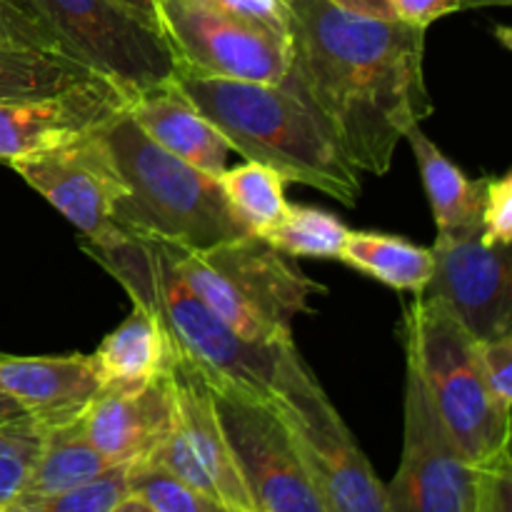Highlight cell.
I'll return each instance as SVG.
<instances>
[{
  "instance_id": "6da1fadb",
  "label": "cell",
  "mask_w": 512,
  "mask_h": 512,
  "mask_svg": "<svg viewBox=\"0 0 512 512\" xmlns=\"http://www.w3.org/2000/svg\"><path fill=\"white\" fill-rule=\"evenodd\" d=\"M288 80L360 173L385 175L410 128L433 113L425 28L348 13L330 0H285Z\"/></svg>"
},
{
  "instance_id": "7a4b0ae2",
  "label": "cell",
  "mask_w": 512,
  "mask_h": 512,
  "mask_svg": "<svg viewBox=\"0 0 512 512\" xmlns=\"http://www.w3.org/2000/svg\"><path fill=\"white\" fill-rule=\"evenodd\" d=\"M173 80L245 160L268 165L288 183L333 195L348 208L358 203L360 170L288 80L263 85L188 73H175Z\"/></svg>"
},
{
  "instance_id": "3957f363",
  "label": "cell",
  "mask_w": 512,
  "mask_h": 512,
  "mask_svg": "<svg viewBox=\"0 0 512 512\" xmlns=\"http://www.w3.org/2000/svg\"><path fill=\"white\" fill-rule=\"evenodd\" d=\"M85 250L128 290L133 303L158 315L175 350L213 388L238 390L258 400L273 398L275 365L283 345L265 348L240 338L180 280L170 245L125 235L110 245H85Z\"/></svg>"
},
{
  "instance_id": "277c9868",
  "label": "cell",
  "mask_w": 512,
  "mask_h": 512,
  "mask_svg": "<svg viewBox=\"0 0 512 512\" xmlns=\"http://www.w3.org/2000/svg\"><path fill=\"white\" fill-rule=\"evenodd\" d=\"M98 138L123 180L113 218L128 235L178 250H208L248 235L220 180L155 145L128 110L105 123Z\"/></svg>"
},
{
  "instance_id": "5b68a950",
  "label": "cell",
  "mask_w": 512,
  "mask_h": 512,
  "mask_svg": "<svg viewBox=\"0 0 512 512\" xmlns=\"http://www.w3.org/2000/svg\"><path fill=\"white\" fill-rule=\"evenodd\" d=\"M403 343L408 365L458 453L475 468L508 460L510 415L495 405L480 368L478 340L453 310L420 295L405 308Z\"/></svg>"
},
{
  "instance_id": "8992f818",
  "label": "cell",
  "mask_w": 512,
  "mask_h": 512,
  "mask_svg": "<svg viewBox=\"0 0 512 512\" xmlns=\"http://www.w3.org/2000/svg\"><path fill=\"white\" fill-rule=\"evenodd\" d=\"M170 250L180 280L240 338L265 348L293 343V318L310 315V295L325 293V285L253 233L208 250Z\"/></svg>"
},
{
  "instance_id": "52a82bcc",
  "label": "cell",
  "mask_w": 512,
  "mask_h": 512,
  "mask_svg": "<svg viewBox=\"0 0 512 512\" xmlns=\"http://www.w3.org/2000/svg\"><path fill=\"white\" fill-rule=\"evenodd\" d=\"M178 73L278 85L288 73L285 0H155Z\"/></svg>"
},
{
  "instance_id": "ba28073f",
  "label": "cell",
  "mask_w": 512,
  "mask_h": 512,
  "mask_svg": "<svg viewBox=\"0 0 512 512\" xmlns=\"http://www.w3.org/2000/svg\"><path fill=\"white\" fill-rule=\"evenodd\" d=\"M270 403L288 425L325 510L388 512L385 485L315 375L300 360L295 343L280 348Z\"/></svg>"
},
{
  "instance_id": "9c48e42d",
  "label": "cell",
  "mask_w": 512,
  "mask_h": 512,
  "mask_svg": "<svg viewBox=\"0 0 512 512\" xmlns=\"http://www.w3.org/2000/svg\"><path fill=\"white\" fill-rule=\"evenodd\" d=\"M50 30L60 53L135 95L170 83L178 60L163 33L118 0H23Z\"/></svg>"
},
{
  "instance_id": "30bf717a",
  "label": "cell",
  "mask_w": 512,
  "mask_h": 512,
  "mask_svg": "<svg viewBox=\"0 0 512 512\" xmlns=\"http://www.w3.org/2000/svg\"><path fill=\"white\" fill-rule=\"evenodd\" d=\"M213 405L255 512H328L270 400L213 388Z\"/></svg>"
},
{
  "instance_id": "8fae6325",
  "label": "cell",
  "mask_w": 512,
  "mask_h": 512,
  "mask_svg": "<svg viewBox=\"0 0 512 512\" xmlns=\"http://www.w3.org/2000/svg\"><path fill=\"white\" fill-rule=\"evenodd\" d=\"M403 435L400 468L385 485L388 512H478L485 468H475L458 453L410 365Z\"/></svg>"
},
{
  "instance_id": "7c38bea8",
  "label": "cell",
  "mask_w": 512,
  "mask_h": 512,
  "mask_svg": "<svg viewBox=\"0 0 512 512\" xmlns=\"http://www.w3.org/2000/svg\"><path fill=\"white\" fill-rule=\"evenodd\" d=\"M10 168L70 220L90 245H110L128 235L113 218L123 180L98 130L63 148L13 160Z\"/></svg>"
},
{
  "instance_id": "4fadbf2b",
  "label": "cell",
  "mask_w": 512,
  "mask_h": 512,
  "mask_svg": "<svg viewBox=\"0 0 512 512\" xmlns=\"http://www.w3.org/2000/svg\"><path fill=\"white\" fill-rule=\"evenodd\" d=\"M433 275L420 295L453 310L475 340L512 333V260L510 245H488L480 233L438 235Z\"/></svg>"
},
{
  "instance_id": "5bb4252c",
  "label": "cell",
  "mask_w": 512,
  "mask_h": 512,
  "mask_svg": "<svg viewBox=\"0 0 512 512\" xmlns=\"http://www.w3.org/2000/svg\"><path fill=\"white\" fill-rule=\"evenodd\" d=\"M130 100L100 75L45 98L0 100V163L75 143L125 113Z\"/></svg>"
},
{
  "instance_id": "9a60e30c",
  "label": "cell",
  "mask_w": 512,
  "mask_h": 512,
  "mask_svg": "<svg viewBox=\"0 0 512 512\" xmlns=\"http://www.w3.org/2000/svg\"><path fill=\"white\" fill-rule=\"evenodd\" d=\"M175 388L170 370L140 388H103L80 415V428L113 465L145 460L173 430Z\"/></svg>"
},
{
  "instance_id": "2e32d148",
  "label": "cell",
  "mask_w": 512,
  "mask_h": 512,
  "mask_svg": "<svg viewBox=\"0 0 512 512\" xmlns=\"http://www.w3.org/2000/svg\"><path fill=\"white\" fill-rule=\"evenodd\" d=\"M100 390L103 383L90 355H0V393L13 398L45 430L78 420Z\"/></svg>"
},
{
  "instance_id": "e0dca14e",
  "label": "cell",
  "mask_w": 512,
  "mask_h": 512,
  "mask_svg": "<svg viewBox=\"0 0 512 512\" xmlns=\"http://www.w3.org/2000/svg\"><path fill=\"white\" fill-rule=\"evenodd\" d=\"M170 375H173L178 425L198 463L208 473L218 498L238 512H255L248 498V490L240 480L238 465H235L233 453H230L228 440H225L223 428H220L218 413H215L213 405V388H210L208 378L178 350H173Z\"/></svg>"
},
{
  "instance_id": "ac0fdd59",
  "label": "cell",
  "mask_w": 512,
  "mask_h": 512,
  "mask_svg": "<svg viewBox=\"0 0 512 512\" xmlns=\"http://www.w3.org/2000/svg\"><path fill=\"white\" fill-rule=\"evenodd\" d=\"M128 113L155 145L168 150L175 158L215 178L228 170V140L210 120L200 115V110L185 98L175 80L135 95Z\"/></svg>"
},
{
  "instance_id": "d6986e66",
  "label": "cell",
  "mask_w": 512,
  "mask_h": 512,
  "mask_svg": "<svg viewBox=\"0 0 512 512\" xmlns=\"http://www.w3.org/2000/svg\"><path fill=\"white\" fill-rule=\"evenodd\" d=\"M173 340L158 315L133 303V313L105 335L90 360L103 388H140L173 365Z\"/></svg>"
},
{
  "instance_id": "ffe728a7",
  "label": "cell",
  "mask_w": 512,
  "mask_h": 512,
  "mask_svg": "<svg viewBox=\"0 0 512 512\" xmlns=\"http://www.w3.org/2000/svg\"><path fill=\"white\" fill-rule=\"evenodd\" d=\"M410 150L418 160L420 178H423L425 193H428L430 208H433L438 235L458 238V235L480 233V218H483L485 193L488 180H470L443 150L420 130V125L405 133Z\"/></svg>"
},
{
  "instance_id": "44dd1931",
  "label": "cell",
  "mask_w": 512,
  "mask_h": 512,
  "mask_svg": "<svg viewBox=\"0 0 512 512\" xmlns=\"http://www.w3.org/2000/svg\"><path fill=\"white\" fill-rule=\"evenodd\" d=\"M110 468H113V463L103 458L93 448V443L85 438L78 418L73 423L45 430L43 448H40L35 468L20 498H40V495H55L78 488V485L90 483Z\"/></svg>"
},
{
  "instance_id": "7402d4cb",
  "label": "cell",
  "mask_w": 512,
  "mask_h": 512,
  "mask_svg": "<svg viewBox=\"0 0 512 512\" xmlns=\"http://www.w3.org/2000/svg\"><path fill=\"white\" fill-rule=\"evenodd\" d=\"M340 260L388 288L410 290L415 295L423 293L433 275L430 248H420L398 235L350 230Z\"/></svg>"
},
{
  "instance_id": "603a6c76",
  "label": "cell",
  "mask_w": 512,
  "mask_h": 512,
  "mask_svg": "<svg viewBox=\"0 0 512 512\" xmlns=\"http://www.w3.org/2000/svg\"><path fill=\"white\" fill-rule=\"evenodd\" d=\"M220 188L235 218L245 225V230L263 238L273 230L288 213L285 200V183L288 180L273 168L260 163H243L220 175Z\"/></svg>"
},
{
  "instance_id": "cb8c5ba5",
  "label": "cell",
  "mask_w": 512,
  "mask_h": 512,
  "mask_svg": "<svg viewBox=\"0 0 512 512\" xmlns=\"http://www.w3.org/2000/svg\"><path fill=\"white\" fill-rule=\"evenodd\" d=\"M88 78L93 70L60 53L0 50V100L45 98Z\"/></svg>"
},
{
  "instance_id": "d4e9b609",
  "label": "cell",
  "mask_w": 512,
  "mask_h": 512,
  "mask_svg": "<svg viewBox=\"0 0 512 512\" xmlns=\"http://www.w3.org/2000/svg\"><path fill=\"white\" fill-rule=\"evenodd\" d=\"M350 230L335 215L310 205H288L285 218L263 235L288 258L340 260Z\"/></svg>"
},
{
  "instance_id": "484cf974",
  "label": "cell",
  "mask_w": 512,
  "mask_h": 512,
  "mask_svg": "<svg viewBox=\"0 0 512 512\" xmlns=\"http://www.w3.org/2000/svg\"><path fill=\"white\" fill-rule=\"evenodd\" d=\"M130 465H113L90 483L40 498H18L5 512H110L120 500L130 495L128 490Z\"/></svg>"
},
{
  "instance_id": "4316f807",
  "label": "cell",
  "mask_w": 512,
  "mask_h": 512,
  "mask_svg": "<svg viewBox=\"0 0 512 512\" xmlns=\"http://www.w3.org/2000/svg\"><path fill=\"white\" fill-rule=\"evenodd\" d=\"M45 428L33 415L0 423V505L8 508L25 490L43 448Z\"/></svg>"
},
{
  "instance_id": "83f0119b",
  "label": "cell",
  "mask_w": 512,
  "mask_h": 512,
  "mask_svg": "<svg viewBox=\"0 0 512 512\" xmlns=\"http://www.w3.org/2000/svg\"><path fill=\"white\" fill-rule=\"evenodd\" d=\"M128 490L155 512H238L210 495L188 488L148 460L130 463Z\"/></svg>"
},
{
  "instance_id": "f1b7e54d",
  "label": "cell",
  "mask_w": 512,
  "mask_h": 512,
  "mask_svg": "<svg viewBox=\"0 0 512 512\" xmlns=\"http://www.w3.org/2000/svg\"><path fill=\"white\" fill-rule=\"evenodd\" d=\"M0 50L60 53L50 30L35 18L23 0H0Z\"/></svg>"
},
{
  "instance_id": "f546056e",
  "label": "cell",
  "mask_w": 512,
  "mask_h": 512,
  "mask_svg": "<svg viewBox=\"0 0 512 512\" xmlns=\"http://www.w3.org/2000/svg\"><path fill=\"white\" fill-rule=\"evenodd\" d=\"M480 368L495 405L510 415L512 410V333L495 340H478Z\"/></svg>"
},
{
  "instance_id": "4dcf8cb0",
  "label": "cell",
  "mask_w": 512,
  "mask_h": 512,
  "mask_svg": "<svg viewBox=\"0 0 512 512\" xmlns=\"http://www.w3.org/2000/svg\"><path fill=\"white\" fill-rule=\"evenodd\" d=\"M480 238L488 245H510L512 240V173L488 180Z\"/></svg>"
},
{
  "instance_id": "1f68e13d",
  "label": "cell",
  "mask_w": 512,
  "mask_h": 512,
  "mask_svg": "<svg viewBox=\"0 0 512 512\" xmlns=\"http://www.w3.org/2000/svg\"><path fill=\"white\" fill-rule=\"evenodd\" d=\"M478 512H512V460L483 470Z\"/></svg>"
},
{
  "instance_id": "d6a6232c",
  "label": "cell",
  "mask_w": 512,
  "mask_h": 512,
  "mask_svg": "<svg viewBox=\"0 0 512 512\" xmlns=\"http://www.w3.org/2000/svg\"><path fill=\"white\" fill-rule=\"evenodd\" d=\"M393 5L400 20L418 28H428L443 15L460 10V0H393Z\"/></svg>"
},
{
  "instance_id": "836d02e7",
  "label": "cell",
  "mask_w": 512,
  "mask_h": 512,
  "mask_svg": "<svg viewBox=\"0 0 512 512\" xmlns=\"http://www.w3.org/2000/svg\"><path fill=\"white\" fill-rule=\"evenodd\" d=\"M338 8L348 10V13L365 15V18H380V20H400L395 13L393 0H330Z\"/></svg>"
},
{
  "instance_id": "e575fe53",
  "label": "cell",
  "mask_w": 512,
  "mask_h": 512,
  "mask_svg": "<svg viewBox=\"0 0 512 512\" xmlns=\"http://www.w3.org/2000/svg\"><path fill=\"white\" fill-rule=\"evenodd\" d=\"M123 8H128L140 23L150 25V28L160 30L158 25V10H155V0H118Z\"/></svg>"
},
{
  "instance_id": "d590c367",
  "label": "cell",
  "mask_w": 512,
  "mask_h": 512,
  "mask_svg": "<svg viewBox=\"0 0 512 512\" xmlns=\"http://www.w3.org/2000/svg\"><path fill=\"white\" fill-rule=\"evenodd\" d=\"M20 415H28L23 408H20L18 403H15L13 398H8V395L0 393V423H5V420H13V418H20Z\"/></svg>"
},
{
  "instance_id": "8d00e7d4",
  "label": "cell",
  "mask_w": 512,
  "mask_h": 512,
  "mask_svg": "<svg viewBox=\"0 0 512 512\" xmlns=\"http://www.w3.org/2000/svg\"><path fill=\"white\" fill-rule=\"evenodd\" d=\"M110 512H155V510L148 508V505H145L140 498H135V495H128V498L120 500V503Z\"/></svg>"
},
{
  "instance_id": "74e56055",
  "label": "cell",
  "mask_w": 512,
  "mask_h": 512,
  "mask_svg": "<svg viewBox=\"0 0 512 512\" xmlns=\"http://www.w3.org/2000/svg\"><path fill=\"white\" fill-rule=\"evenodd\" d=\"M512 0H460V8H508Z\"/></svg>"
},
{
  "instance_id": "f35d334b",
  "label": "cell",
  "mask_w": 512,
  "mask_h": 512,
  "mask_svg": "<svg viewBox=\"0 0 512 512\" xmlns=\"http://www.w3.org/2000/svg\"><path fill=\"white\" fill-rule=\"evenodd\" d=\"M0 512H5V508H3V505H0Z\"/></svg>"
}]
</instances>
